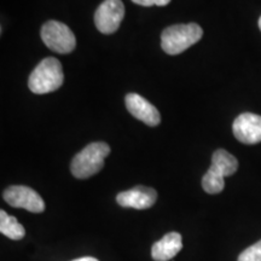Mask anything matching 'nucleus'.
<instances>
[{
	"instance_id": "f257e3e1",
	"label": "nucleus",
	"mask_w": 261,
	"mask_h": 261,
	"mask_svg": "<svg viewBox=\"0 0 261 261\" xmlns=\"http://www.w3.org/2000/svg\"><path fill=\"white\" fill-rule=\"evenodd\" d=\"M238 161L226 150L219 149L212 156V166L202 178V188L207 194H220L225 188V177L234 174Z\"/></svg>"
},
{
	"instance_id": "f03ea898",
	"label": "nucleus",
	"mask_w": 261,
	"mask_h": 261,
	"mask_svg": "<svg viewBox=\"0 0 261 261\" xmlns=\"http://www.w3.org/2000/svg\"><path fill=\"white\" fill-rule=\"evenodd\" d=\"M63 81L64 74L61 62L57 58L47 57L32 71L28 80V87L33 93L45 94L60 89Z\"/></svg>"
},
{
	"instance_id": "7ed1b4c3",
	"label": "nucleus",
	"mask_w": 261,
	"mask_h": 261,
	"mask_svg": "<svg viewBox=\"0 0 261 261\" xmlns=\"http://www.w3.org/2000/svg\"><path fill=\"white\" fill-rule=\"evenodd\" d=\"M110 154L107 143H91L74 156L70 165L71 174L77 179H86L97 174L104 166V159Z\"/></svg>"
},
{
	"instance_id": "20e7f679",
	"label": "nucleus",
	"mask_w": 261,
	"mask_h": 261,
	"mask_svg": "<svg viewBox=\"0 0 261 261\" xmlns=\"http://www.w3.org/2000/svg\"><path fill=\"white\" fill-rule=\"evenodd\" d=\"M203 31L198 24H174L166 28L161 35V46L166 54L179 55L200 41Z\"/></svg>"
},
{
	"instance_id": "39448f33",
	"label": "nucleus",
	"mask_w": 261,
	"mask_h": 261,
	"mask_svg": "<svg viewBox=\"0 0 261 261\" xmlns=\"http://www.w3.org/2000/svg\"><path fill=\"white\" fill-rule=\"evenodd\" d=\"M41 39L44 44L57 54H70L76 46L74 33L67 24L58 21H48L41 28Z\"/></svg>"
},
{
	"instance_id": "423d86ee",
	"label": "nucleus",
	"mask_w": 261,
	"mask_h": 261,
	"mask_svg": "<svg viewBox=\"0 0 261 261\" xmlns=\"http://www.w3.org/2000/svg\"><path fill=\"white\" fill-rule=\"evenodd\" d=\"M123 16L125 6L121 0H104L94 14V23L103 34H113L119 29Z\"/></svg>"
},
{
	"instance_id": "0eeeda50",
	"label": "nucleus",
	"mask_w": 261,
	"mask_h": 261,
	"mask_svg": "<svg viewBox=\"0 0 261 261\" xmlns=\"http://www.w3.org/2000/svg\"><path fill=\"white\" fill-rule=\"evenodd\" d=\"M3 197L11 207L23 208L32 213H41L45 211V202L41 196L24 185H14L8 188L3 194Z\"/></svg>"
},
{
	"instance_id": "6e6552de",
	"label": "nucleus",
	"mask_w": 261,
	"mask_h": 261,
	"mask_svg": "<svg viewBox=\"0 0 261 261\" xmlns=\"http://www.w3.org/2000/svg\"><path fill=\"white\" fill-rule=\"evenodd\" d=\"M233 135L243 144H257L261 142V116L253 113H243L234 120Z\"/></svg>"
},
{
	"instance_id": "1a4fd4ad",
	"label": "nucleus",
	"mask_w": 261,
	"mask_h": 261,
	"mask_svg": "<svg viewBox=\"0 0 261 261\" xmlns=\"http://www.w3.org/2000/svg\"><path fill=\"white\" fill-rule=\"evenodd\" d=\"M126 107L127 110L136 119L140 120L148 126H158L161 122V115L156 107L152 106L149 100L142 97L138 93H128L126 96Z\"/></svg>"
},
{
	"instance_id": "9d476101",
	"label": "nucleus",
	"mask_w": 261,
	"mask_h": 261,
	"mask_svg": "<svg viewBox=\"0 0 261 261\" xmlns=\"http://www.w3.org/2000/svg\"><path fill=\"white\" fill-rule=\"evenodd\" d=\"M158 200V192L152 188L136 187L130 190L120 192L116 201L121 207L135 208V210H148Z\"/></svg>"
},
{
	"instance_id": "9b49d317",
	"label": "nucleus",
	"mask_w": 261,
	"mask_h": 261,
	"mask_svg": "<svg viewBox=\"0 0 261 261\" xmlns=\"http://www.w3.org/2000/svg\"><path fill=\"white\" fill-rule=\"evenodd\" d=\"M181 234L169 232L154 243L151 248V256L155 261H169L180 252L182 248Z\"/></svg>"
},
{
	"instance_id": "f8f14e48",
	"label": "nucleus",
	"mask_w": 261,
	"mask_h": 261,
	"mask_svg": "<svg viewBox=\"0 0 261 261\" xmlns=\"http://www.w3.org/2000/svg\"><path fill=\"white\" fill-rule=\"evenodd\" d=\"M0 232L10 240L19 241L24 237L25 230L15 217H11L5 211H0Z\"/></svg>"
},
{
	"instance_id": "ddd939ff",
	"label": "nucleus",
	"mask_w": 261,
	"mask_h": 261,
	"mask_svg": "<svg viewBox=\"0 0 261 261\" xmlns=\"http://www.w3.org/2000/svg\"><path fill=\"white\" fill-rule=\"evenodd\" d=\"M237 261H261V241L243 250Z\"/></svg>"
},
{
	"instance_id": "4468645a",
	"label": "nucleus",
	"mask_w": 261,
	"mask_h": 261,
	"mask_svg": "<svg viewBox=\"0 0 261 261\" xmlns=\"http://www.w3.org/2000/svg\"><path fill=\"white\" fill-rule=\"evenodd\" d=\"M132 2L142 6H152V5L166 6L171 3V0H132Z\"/></svg>"
},
{
	"instance_id": "2eb2a0df",
	"label": "nucleus",
	"mask_w": 261,
	"mask_h": 261,
	"mask_svg": "<svg viewBox=\"0 0 261 261\" xmlns=\"http://www.w3.org/2000/svg\"><path fill=\"white\" fill-rule=\"evenodd\" d=\"M73 261H99V260H97L96 257H92V256H85V257H80V259H75Z\"/></svg>"
},
{
	"instance_id": "dca6fc26",
	"label": "nucleus",
	"mask_w": 261,
	"mask_h": 261,
	"mask_svg": "<svg viewBox=\"0 0 261 261\" xmlns=\"http://www.w3.org/2000/svg\"><path fill=\"white\" fill-rule=\"evenodd\" d=\"M259 28H260V31H261V17L259 18Z\"/></svg>"
}]
</instances>
